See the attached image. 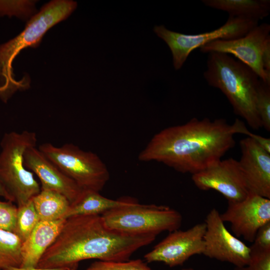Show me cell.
Returning a JSON list of instances; mask_svg holds the SVG:
<instances>
[{"label": "cell", "mask_w": 270, "mask_h": 270, "mask_svg": "<svg viewBox=\"0 0 270 270\" xmlns=\"http://www.w3.org/2000/svg\"><path fill=\"white\" fill-rule=\"evenodd\" d=\"M236 134L233 124L224 118H192L154 134L138 158L194 174L221 160L234 147Z\"/></svg>", "instance_id": "cell-1"}, {"label": "cell", "mask_w": 270, "mask_h": 270, "mask_svg": "<svg viewBox=\"0 0 270 270\" xmlns=\"http://www.w3.org/2000/svg\"><path fill=\"white\" fill-rule=\"evenodd\" d=\"M153 234H128L108 228L100 215L66 219L53 243L40 258L38 268L77 270L81 261L96 259L126 261L136 250L152 242Z\"/></svg>", "instance_id": "cell-2"}, {"label": "cell", "mask_w": 270, "mask_h": 270, "mask_svg": "<svg viewBox=\"0 0 270 270\" xmlns=\"http://www.w3.org/2000/svg\"><path fill=\"white\" fill-rule=\"evenodd\" d=\"M203 74L210 86L226 96L236 115L252 129L262 127L256 106L260 78L251 68L228 54L211 52L208 53Z\"/></svg>", "instance_id": "cell-3"}, {"label": "cell", "mask_w": 270, "mask_h": 270, "mask_svg": "<svg viewBox=\"0 0 270 270\" xmlns=\"http://www.w3.org/2000/svg\"><path fill=\"white\" fill-rule=\"evenodd\" d=\"M76 7L77 2L73 0H52L31 18L21 33L0 45V98L4 102L18 90H26L30 86L27 76L16 78L12 64L16 56L24 48L38 46L47 31L66 19Z\"/></svg>", "instance_id": "cell-4"}, {"label": "cell", "mask_w": 270, "mask_h": 270, "mask_svg": "<svg viewBox=\"0 0 270 270\" xmlns=\"http://www.w3.org/2000/svg\"><path fill=\"white\" fill-rule=\"evenodd\" d=\"M34 132L6 133L0 142V183L10 202L20 206L38 194L41 189L34 174L25 166L24 156L30 147L36 146Z\"/></svg>", "instance_id": "cell-5"}, {"label": "cell", "mask_w": 270, "mask_h": 270, "mask_svg": "<svg viewBox=\"0 0 270 270\" xmlns=\"http://www.w3.org/2000/svg\"><path fill=\"white\" fill-rule=\"evenodd\" d=\"M109 228L122 233L141 235L178 230L181 214L168 206L138 202L108 211L100 215Z\"/></svg>", "instance_id": "cell-6"}, {"label": "cell", "mask_w": 270, "mask_h": 270, "mask_svg": "<svg viewBox=\"0 0 270 270\" xmlns=\"http://www.w3.org/2000/svg\"><path fill=\"white\" fill-rule=\"evenodd\" d=\"M38 148L82 190L100 192L110 178L106 166L92 152L71 143L58 146L45 142Z\"/></svg>", "instance_id": "cell-7"}, {"label": "cell", "mask_w": 270, "mask_h": 270, "mask_svg": "<svg viewBox=\"0 0 270 270\" xmlns=\"http://www.w3.org/2000/svg\"><path fill=\"white\" fill-rule=\"evenodd\" d=\"M258 20L228 16L226 23L210 32L198 34H184L167 29L164 26H156L154 31L170 48L176 70L184 65L190 54L197 48L218 40H232L244 36L258 25Z\"/></svg>", "instance_id": "cell-8"}, {"label": "cell", "mask_w": 270, "mask_h": 270, "mask_svg": "<svg viewBox=\"0 0 270 270\" xmlns=\"http://www.w3.org/2000/svg\"><path fill=\"white\" fill-rule=\"evenodd\" d=\"M270 25L262 23L251 29L240 38L228 40H218L200 48L204 53L218 52L231 54L251 68L262 81L270 84V74L263 68L261 57L270 42Z\"/></svg>", "instance_id": "cell-9"}, {"label": "cell", "mask_w": 270, "mask_h": 270, "mask_svg": "<svg viewBox=\"0 0 270 270\" xmlns=\"http://www.w3.org/2000/svg\"><path fill=\"white\" fill-rule=\"evenodd\" d=\"M205 222L186 230L172 232L144 256L146 262H162L170 267L181 266L190 258L202 254L204 249Z\"/></svg>", "instance_id": "cell-10"}, {"label": "cell", "mask_w": 270, "mask_h": 270, "mask_svg": "<svg viewBox=\"0 0 270 270\" xmlns=\"http://www.w3.org/2000/svg\"><path fill=\"white\" fill-rule=\"evenodd\" d=\"M203 254L211 258L230 262L236 268L246 265L250 260V249L226 228L215 208L207 214Z\"/></svg>", "instance_id": "cell-11"}, {"label": "cell", "mask_w": 270, "mask_h": 270, "mask_svg": "<svg viewBox=\"0 0 270 270\" xmlns=\"http://www.w3.org/2000/svg\"><path fill=\"white\" fill-rule=\"evenodd\" d=\"M228 202L222 220L230 224L236 236L252 242L258 229L270 222V199L248 192L242 200Z\"/></svg>", "instance_id": "cell-12"}, {"label": "cell", "mask_w": 270, "mask_h": 270, "mask_svg": "<svg viewBox=\"0 0 270 270\" xmlns=\"http://www.w3.org/2000/svg\"><path fill=\"white\" fill-rule=\"evenodd\" d=\"M192 179L198 189L214 190L228 202L242 200L248 193L238 161L232 158L221 160L192 174Z\"/></svg>", "instance_id": "cell-13"}, {"label": "cell", "mask_w": 270, "mask_h": 270, "mask_svg": "<svg viewBox=\"0 0 270 270\" xmlns=\"http://www.w3.org/2000/svg\"><path fill=\"white\" fill-rule=\"evenodd\" d=\"M240 146L238 163L248 192L270 199V153L248 136Z\"/></svg>", "instance_id": "cell-14"}, {"label": "cell", "mask_w": 270, "mask_h": 270, "mask_svg": "<svg viewBox=\"0 0 270 270\" xmlns=\"http://www.w3.org/2000/svg\"><path fill=\"white\" fill-rule=\"evenodd\" d=\"M26 168L35 174L40 182L41 190L57 192L74 202L82 190L70 178L49 160L36 146L28 148L24 156Z\"/></svg>", "instance_id": "cell-15"}, {"label": "cell", "mask_w": 270, "mask_h": 270, "mask_svg": "<svg viewBox=\"0 0 270 270\" xmlns=\"http://www.w3.org/2000/svg\"><path fill=\"white\" fill-rule=\"evenodd\" d=\"M66 220L62 218L38 222L28 237L22 243L20 268L38 267L40 258L56 239Z\"/></svg>", "instance_id": "cell-16"}, {"label": "cell", "mask_w": 270, "mask_h": 270, "mask_svg": "<svg viewBox=\"0 0 270 270\" xmlns=\"http://www.w3.org/2000/svg\"><path fill=\"white\" fill-rule=\"evenodd\" d=\"M138 201L132 198L112 200L100 192L83 190L80 197L70 204L65 219L80 216L101 215L110 210L132 205Z\"/></svg>", "instance_id": "cell-17"}, {"label": "cell", "mask_w": 270, "mask_h": 270, "mask_svg": "<svg viewBox=\"0 0 270 270\" xmlns=\"http://www.w3.org/2000/svg\"><path fill=\"white\" fill-rule=\"evenodd\" d=\"M206 6L228 12L229 16L260 20L268 16L270 0H202Z\"/></svg>", "instance_id": "cell-18"}, {"label": "cell", "mask_w": 270, "mask_h": 270, "mask_svg": "<svg viewBox=\"0 0 270 270\" xmlns=\"http://www.w3.org/2000/svg\"><path fill=\"white\" fill-rule=\"evenodd\" d=\"M32 200L40 220L65 219L70 205L66 196L50 190H41L32 198Z\"/></svg>", "instance_id": "cell-19"}, {"label": "cell", "mask_w": 270, "mask_h": 270, "mask_svg": "<svg viewBox=\"0 0 270 270\" xmlns=\"http://www.w3.org/2000/svg\"><path fill=\"white\" fill-rule=\"evenodd\" d=\"M22 243L14 233L0 229V269L20 267Z\"/></svg>", "instance_id": "cell-20"}, {"label": "cell", "mask_w": 270, "mask_h": 270, "mask_svg": "<svg viewBox=\"0 0 270 270\" xmlns=\"http://www.w3.org/2000/svg\"><path fill=\"white\" fill-rule=\"evenodd\" d=\"M40 221L32 198L18 206L14 234L24 242Z\"/></svg>", "instance_id": "cell-21"}, {"label": "cell", "mask_w": 270, "mask_h": 270, "mask_svg": "<svg viewBox=\"0 0 270 270\" xmlns=\"http://www.w3.org/2000/svg\"><path fill=\"white\" fill-rule=\"evenodd\" d=\"M256 106L262 127L270 131V84L260 80L257 88Z\"/></svg>", "instance_id": "cell-22"}, {"label": "cell", "mask_w": 270, "mask_h": 270, "mask_svg": "<svg viewBox=\"0 0 270 270\" xmlns=\"http://www.w3.org/2000/svg\"><path fill=\"white\" fill-rule=\"evenodd\" d=\"M86 270H153L140 259L126 261L96 260Z\"/></svg>", "instance_id": "cell-23"}, {"label": "cell", "mask_w": 270, "mask_h": 270, "mask_svg": "<svg viewBox=\"0 0 270 270\" xmlns=\"http://www.w3.org/2000/svg\"><path fill=\"white\" fill-rule=\"evenodd\" d=\"M34 2L30 0H0V16L28 18L35 11Z\"/></svg>", "instance_id": "cell-24"}, {"label": "cell", "mask_w": 270, "mask_h": 270, "mask_svg": "<svg viewBox=\"0 0 270 270\" xmlns=\"http://www.w3.org/2000/svg\"><path fill=\"white\" fill-rule=\"evenodd\" d=\"M17 210L13 202L0 201V229L14 233Z\"/></svg>", "instance_id": "cell-25"}, {"label": "cell", "mask_w": 270, "mask_h": 270, "mask_svg": "<svg viewBox=\"0 0 270 270\" xmlns=\"http://www.w3.org/2000/svg\"><path fill=\"white\" fill-rule=\"evenodd\" d=\"M249 248L250 252L270 251V222L266 223L258 229L252 244Z\"/></svg>", "instance_id": "cell-26"}, {"label": "cell", "mask_w": 270, "mask_h": 270, "mask_svg": "<svg viewBox=\"0 0 270 270\" xmlns=\"http://www.w3.org/2000/svg\"><path fill=\"white\" fill-rule=\"evenodd\" d=\"M248 263L242 267L235 268L234 270H270V251L262 252H250Z\"/></svg>", "instance_id": "cell-27"}, {"label": "cell", "mask_w": 270, "mask_h": 270, "mask_svg": "<svg viewBox=\"0 0 270 270\" xmlns=\"http://www.w3.org/2000/svg\"><path fill=\"white\" fill-rule=\"evenodd\" d=\"M236 134H246L254 140H255L260 146H261L266 152L270 153V139L262 136L250 132L246 126L244 124L238 119H236L232 124Z\"/></svg>", "instance_id": "cell-28"}, {"label": "cell", "mask_w": 270, "mask_h": 270, "mask_svg": "<svg viewBox=\"0 0 270 270\" xmlns=\"http://www.w3.org/2000/svg\"><path fill=\"white\" fill-rule=\"evenodd\" d=\"M263 68L266 72L270 74V42L264 48L261 57Z\"/></svg>", "instance_id": "cell-29"}, {"label": "cell", "mask_w": 270, "mask_h": 270, "mask_svg": "<svg viewBox=\"0 0 270 270\" xmlns=\"http://www.w3.org/2000/svg\"><path fill=\"white\" fill-rule=\"evenodd\" d=\"M3 270H66L61 268H24L20 267H9Z\"/></svg>", "instance_id": "cell-30"}, {"label": "cell", "mask_w": 270, "mask_h": 270, "mask_svg": "<svg viewBox=\"0 0 270 270\" xmlns=\"http://www.w3.org/2000/svg\"><path fill=\"white\" fill-rule=\"evenodd\" d=\"M0 197H2L5 198L6 200L10 201V198L3 186L0 183Z\"/></svg>", "instance_id": "cell-31"}, {"label": "cell", "mask_w": 270, "mask_h": 270, "mask_svg": "<svg viewBox=\"0 0 270 270\" xmlns=\"http://www.w3.org/2000/svg\"><path fill=\"white\" fill-rule=\"evenodd\" d=\"M182 270H195L192 268H184Z\"/></svg>", "instance_id": "cell-32"}, {"label": "cell", "mask_w": 270, "mask_h": 270, "mask_svg": "<svg viewBox=\"0 0 270 270\" xmlns=\"http://www.w3.org/2000/svg\"><path fill=\"white\" fill-rule=\"evenodd\" d=\"M0 270H2L0 269Z\"/></svg>", "instance_id": "cell-33"}]
</instances>
